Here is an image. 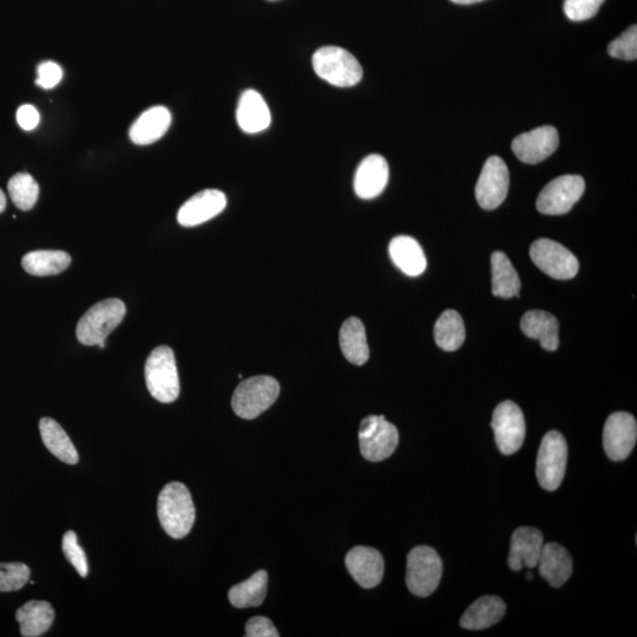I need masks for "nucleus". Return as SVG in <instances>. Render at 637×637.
Listing matches in <instances>:
<instances>
[{"label":"nucleus","instance_id":"f257e3e1","mask_svg":"<svg viewBox=\"0 0 637 637\" xmlns=\"http://www.w3.org/2000/svg\"><path fill=\"white\" fill-rule=\"evenodd\" d=\"M157 515L162 528L176 540L186 537L195 523V505L185 484L172 482L160 492Z\"/></svg>","mask_w":637,"mask_h":637},{"label":"nucleus","instance_id":"f03ea898","mask_svg":"<svg viewBox=\"0 0 637 637\" xmlns=\"http://www.w3.org/2000/svg\"><path fill=\"white\" fill-rule=\"evenodd\" d=\"M146 384L151 397L169 404L180 396V379L175 354L168 346L156 347L146 361Z\"/></svg>","mask_w":637,"mask_h":637},{"label":"nucleus","instance_id":"7ed1b4c3","mask_svg":"<svg viewBox=\"0 0 637 637\" xmlns=\"http://www.w3.org/2000/svg\"><path fill=\"white\" fill-rule=\"evenodd\" d=\"M127 308L120 299H105L83 315L77 325V339L85 346H100L126 317Z\"/></svg>","mask_w":637,"mask_h":637},{"label":"nucleus","instance_id":"20e7f679","mask_svg":"<svg viewBox=\"0 0 637 637\" xmlns=\"http://www.w3.org/2000/svg\"><path fill=\"white\" fill-rule=\"evenodd\" d=\"M315 74L339 88H350L363 78V68L351 52L339 47H324L313 56Z\"/></svg>","mask_w":637,"mask_h":637},{"label":"nucleus","instance_id":"39448f33","mask_svg":"<svg viewBox=\"0 0 637 637\" xmlns=\"http://www.w3.org/2000/svg\"><path fill=\"white\" fill-rule=\"evenodd\" d=\"M443 575L441 556L428 545L413 548L407 556L406 586L413 595L428 597L435 593Z\"/></svg>","mask_w":637,"mask_h":637},{"label":"nucleus","instance_id":"423d86ee","mask_svg":"<svg viewBox=\"0 0 637 637\" xmlns=\"http://www.w3.org/2000/svg\"><path fill=\"white\" fill-rule=\"evenodd\" d=\"M279 394L278 380L268 376L249 378L235 390L232 407L240 418L254 419L277 402Z\"/></svg>","mask_w":637,"mask_h":637},{"label":"nucleus","instance_id":"0eeeda50","mask_svg":"<svg viewBox=\"0 0 637 637\" xmlns=\"http://www.w3.org/2000/svg\"><path fill=\"white\" fill-rule=\"evenodd\" d=\"M568 445L558 431H550L544 436L537 453L536 476L538 483L547 491L561 487L566 475Z\"/></svg>","mask_w":637,"mask_h":637},{"label":"nucleus","instance_id":"6e6552de","mask_svg":"<svg viewBox=\"0 0 637 637\" xmlns=\"http://www.w3.org/2000/svg\"><path fill=\"white\" fill-rule=\"evenodd\" d=\"M399 443V433L384 416H370L361 422L359 444L361 455L370 462H382L392 456Z\"/></svg>","mask_w":637,"mask_h":637},{"label":"nucleus","instance_id":"1a4fd4ad","mask_svg":"<svg viewBox=\"0 0 637 637\" xmlns=\"http://www.w3.org/2000/svg\"><path fill=\"white\" fill-rule=\"evenodd\" d=\"M586 189L580 175H563L548 183L537 197L538 212L545 215H562L570 212Z\"/></svg>","mask_w":637,"mask_h":637},{"label":"nucleus","instance_id":"9d476101","mask_svg":"<svg viewBox=\"0 0 637 637\" xmlns=\"http://www.w3.org/2000/svg\"><path fill=\"white\" fill-rule=\"evenodd\" d=\"M530 256L534 264L551 278L569 280L579 273L576 256L554 240H536L530 248Z\"/></svg>","mask_w":637,"mask_h":637},{"label":"nucleus","instance_id":"9b49d317","mask_svg":"<svg viewBox=\"0 0 637 637\" xmlns=\"http://www.w3.org/2000/svg\"><path fill=\"white\" fill-rule=\"evenodd\" d=\"M492 430L496 444L503 455H514L522 448L525 439V419L520 406L511 400L499 404L492 416Z\"/></svg>","mask_w":637,"mask_h":637},{"label":"nucleus","instance_id":"f8f14e48","mask_svg":"<svg viewBox=\"0 0 637 637\" xmlns=\"http://www.w3.org/2000/svg\"><path fill=\"white\" fill-rule=\"evenodd\" d=\"M510 174L507 164L498 156L485 162L476 186V199L483 209L494 210L507 199Z\"/></svg>","mask_w":637,"mask_h":637},{"label":"nucleus","instance_id":"ddd939ff","mask_svg":"<svg viewBox=\"0 0 637 637\" xmlns=\"http://www.w3.org/2000/svg\"><path fill=\"white\" fill-rule=\"evenodd\" d=\"M636 419L627 412H615L603 429V448L614 462L625 461L635 448Z\"/></svg>","mask_w":637,"mask_h":637},{"label":"nucleus","instance_id":"4468645a","mask_svg":"<svg viewBox=\"0 0 637 637\" xmlns=\"http://www.w3.org/2000/svg\"><path fill=\"white\" fill-rule=\"evenodd\" d=\"M560 146L558 131L544 126L518 135L512 141L511 148L517 159L527 164H536L547 160Z\"/></svg>","mask_w":637,"mask_h":637},{"label":"nucleus","instance_id":"2eb2a0df","mask_svg":"<svg viewBox=\"0 0 637 637\" xmlns=\"http://www.w3.org/2000/svg\"><path fill=\"white\" fill-rule=\"evenodd\" d=\"M227 206V197L216 189H206L183 203L177 221L183 227L202 225L218 216Z\"/></svg>","mask_w":637,"mask_h":637},{"label":"nucleus","instance_id":"dca6fc26","mask_svg":"<svg viewBox=\"0 0 637 637\" xmlns=\"http://www.w3.org/2000/svg\"><path fill=\"white\" fill-rule=\"evenodd\" d=\"M346 568L360 587L372 589L382 582L385 563L382 554L370 547H356L346 555Z\"/></svg>","mask_w":637,"mask_h":637},{"label":"nucleus","instance_id":"f3484780","mask_svg":"<svg viewBox=\"0 0 637 637\" xmlns=\"http://www.w3.org/2000/svg\"><path fill=\"white\" fill-rule=\"evenodd\" d=\"M389 163L382 155L365 157L354 176V192L364 200H372L382 194L389 182Z\"/></svg>","mask_w":637,"mask_h":637},{"label":"nucleus","instance_id":"a211bd4d","mask_svg":"<svg viewBox=\"0 0 637 637\" xmlns=\"http://www.w3.org/2000/svg\"><path fill=\"white\" fill-rule=\"evenodd\" d=\"M543 545L544 538L540 530L530 527L516 529L511 537L510 569L521 571L523 568H536Z\"/></svg>","mask_w":637,"mask_h":637},{"label":"nucleus","instance_id":"6ab92c4d","mask_svg":"<svg viewBox=\"0 0 637 637\" xmlns=\"http://www.w3.org/2000/svg\"><path fill=\"white\" fill-rule=\"evenodd\" d=\"M236 120L247 134H258L271 126V111L258 91L249 89L241 95Z\"/></svg>","mask_w":637,"mask_h":637},{"label":"nucleus","instance_id":"aec40b11","mask_svg":"<svg viewBox=\"0 0 637 637\" xmlns=\"http://www.w3.org/2000/svg\"><path fill=\"white\" fill-rule=\"evenodd\" d=\"M537 566L543 579L554 588H561L573 574V558L566 548L557 543L543 545Z\"/></svg>","mask_w":637,"mask_h":637},{"label":"nucleus","instance_id":"412c9836","mask_svg":"<svg viewBox=\"0 0 637 637\" xmlns=\"http://www.w3.org/2000/svg\"><path fill=\"white\" fill-rule=\"evenodd\" d=\"M170 124H172V115L167 108H150L144 111L131 126L130 140L137 146H148V144L159 141L167 133Z\"/></svg>","mask_w":637,"mask_h":637},{"label":"nucleus","instance_id":"4be33fe9","mask_svg":"<svg viewBox=\"0 0 637 637\" xmlns=\"http://www.w3.org/2000/svg\"><path fill=\"white\" fill-rule=\"evenodd\" d=\"M507 612V606L498 596H483L466 610L461 619V627L482 630L495 626Z\"/></svg>","mask_w":637,"mask_h":637},{"label":"nucleus","instance_id":"5701e85b","mask_svg":"<svg viewBox=\"0 0 637 637\" xmlns=\"http://www.w3.org/2000/svg\"><path fill=\"white\" fill-rule=\"evenodd\" d=\"M389 252L393 264L409 277H418L428 266L423 248L411 236L400 235L394 238Z\"/></svg>","mask_w":637,"mask_h":637},{"label":"nucleus","instance_id":"b1692460","mask_svg":"<svg viewBox=\"0 0 637 637\" xmlns=\"http://www.w3.org/2000/svg\"><path fill=\"white\" fill-rule=\"evenodd\" d=\"M521 328L525 336L540 341L545 351L554 352L560 346L557 319L544 311H530L523 315Z\"/></svg>","mask_w":637,"mask_h":637},{"label":"nucleus","instance_id":"393cba45","mask_svg":"<svg viewBox=\"0 0 637 637\" xmlns=\"http://www.w3.org/2000/svg\"><path fill=\"white\" fill-rule=\"evenodd\" d=\"M16 620L24 637H38L47 633L55 620V610L47 601H30L19 608Z\"/></svg>","mask_w":637,"mask_h":637},{"label":"nucleus","instance_id":"a878e982","mask_svg":"<svg viewBox=\"0 0 637 637\" xmlns=\"http://www.w3.org/2000/svg\"><path fill=\"white\" fill-rule=\"evenodd\" d=\"M340 347L344 357L354 365H364L370 358L365 326L358 318H348L340 330Z\"/></svg>","mask_w":637,"mask_h":637},{"label":"nucleus","instance_id":"bb28decb","mask_svg":"<svg viewBox=\"0 0 637 637\" xmlns=\"http://www.w3.org/2000/svg\"><path fill=\"white\" fill-rule=\"evenodd\" d=\"M42 441L47 449L65 464L75 465L80 461L75 445L56 420L42 418L39 422Z\"/></svg>","mask_w":637,"mask_h":637},{"label":"nucleus","instance_id":"cd10ccee","mask_svg":"<svg viewBox=\"0 0 637 637\" xmlns=\"http://www.w3.org/2000/svg\"><path fill=\"white\" fill-rule=\"evenodd\" d=\"M492 293L495 297L510 299L518 297L521 280L507 255L495 252L491 255Z\"/></svg>","mask_w":637,"mask_h":637},{"label":"nucleus","instance_id":"c85d7f7f","mask_svg":"<svg viewBox=\"0 0 637 637\" xmlns=\"http://www.w3.org/2000/svg\"><path fill=\"white\" fill-rule=\"evenodd\" d=\"M71 264V256L63 251H35L22 260L25 272L35 277H49L62 273Z\"/></svg>","mask_w":637,"mask_h":637},{"label":"nucleus","instance_id":"c756f323","mask_svg":"<svg viewBox=\"0 0 637 637\" xmlns=\"http://www.w3.org/2000/svg\"><path fill=\"white\" fill-rule=\"evenodd\" d=\"M268 574L256 571L249 579L229 590V601L236 608L259 607L266 599Z\"/></svg>","mask_w":637,"mask_h":637},{"label":"nucleus","instance_id":"7c9ffc66","mask_svg":"<svg viewBox=\"0 0 637 637\" xmlns=\"http://www.w3.org/2000/svg\"><path fill=\"white\" fill-rule=\"evenodd\" d=\"M436 343L444 351H457L465 341L464 321L455 310L445 311L435 325Z\"/></svg>","mask_w":637,"mask_h":637},{"label":"nucleus","instance_id":"2f4dec72","mask_svg":"<svg viewBox=\"0 0 637 637\" xmlns=\"http://www.w3.org/2000/svg\"><path fill=\"white\" fill-rule=\"evenodd\" d=\"M11 200L22 210H30L35 207L39 196V186L34 177L29 174L19 173L13 175L8 183Z\"/></svg>","mask_w":637,"mask_h":637},{"label":"nucleus","instance_id":"473e14b6","mask_svg":"<svg viewBox=\"0 0 637 637\" xmlns=\"http://www.w3.org/2000/svg\"><path fill=\"white\" fill-rule=\"evenodd\" d=\"M30 576L31 570L24 563H0V593L21 590Z\"/></svg>","mask_w":637,"mask_h":637},{"label":"nucleus","instance_id":"72a5a7b5","mask_svg":"<svg viewBox=\"0 0 637 637\" xmlns=\"http://www.w3.org/2000/svg\"><path fill=\"white\" fill-rule=\"evenodd\" d=\"M62 550L71 566L77 570V573L82 577H87L89 574L87 555H85L81 545L78 544L77 535L74 531L70 530L64 534Z\"/></svg>","mask_w":637,"mask_h":637},{"label":"nucleus","instance_id":"f704fd0d","mask_svg":"<svg viewBox=\"0 0 637 637\" xmlns=\"http://www.w3.org/2000/svg\"><path fill=\"white\" fill-rule=\"evenodd\" d=\"M609 55L625 61H636L637 58V26L633 25L614 39L608 47Z\"/></svg>","mask_w":637,"mask_h":637},{"label":"nucleus","instance_id":"c9c22d12","mask_svg":"<svg viewBox=\"0 0 637 637\" xmlns=\"http://www.w3.org/2000/svg\"><path fill=\"white\" fill-rule=\"evenodd\" d=\"M604 0H566L564 12L573 22L588 21L599 12Z\"/></svg>","mask_w":637,"mask_h":637},{"label":"nucleus","instance_id":"e433bc0d","mask_svg":"<svg viewBox=\"0 0 637 637\" xmlns=\"http://www.w3.org/2000/svg\"><path fill=\"white\" fill-rule=\"evenodd\" d=\"M36 84L43 89H52L62 81L63 70L55 62H44L38 65Z\"/></svg>","mask_w":637,"mask_h":637},{"label":"nucleus","instance_id":"4c0bfd02","mask_svg":"<svg viewBox=\"0 0 637 637\" xmlns=\"http://www.w3.org/2000/svg\"><path fill=\"white\" fill-rule=\"evenodd\" d=\"M247 637H279L277 628L267 617L256 616L249 620L246 625Z\"/></svg>","mask_w":637,"mask_h":637},{"label":"nucleus","instance_id":"58836bf2","mask_svg":"<svg viewBox=\"0 0 637 637\" xmlns=\"http://www.w3.org/2000/svg\"><path fill=\"white\" fill-rule=\"evenodd\" d=\"M41 120L39 113L35 107L30 104L22 105L17 111V122L19 127L26 131L34 130Z\"/></svg>","mask_w":637,"mask_h":637},{"label":"nucleus","instance_id":"ea45409f","mask_svg":"<svg viewBox=\"0 0 637 637\" xmlns=\"http://www.w3.org/2000/svg\"><path fill=\"white\" fill-rule=\"evenodd\" d=\"M452 3L462 4V5H470L484 2V0H451Z\"/></svg>","mask_w":637,"mask_h":637},{"label":"nucleus","instance_id":"a19ab883","mask_svg":"<svg viewBox=\"0 0 637 637\" xmlns=\"http://www.w3.org/2000/svg\"><path fill=\"white\" fill-rule=\"evenodd\" d=\"M6 208V196L3 190L0 189V213H3Z\"/></svg>","mask_w":637,"mask_h":637},{"label":"nucleus","instance_id":"79ce46f5","mask_svg":"<svg viewBox=\"0 0 637 637\" xmlns=\"http://www.w3.org/2000/svg\"><path fill=\"white\" fill-rule=\"evenodd\" d=\"M533 579H534V575L533 574H531V573L527 574V580L531 581Z\"/></svg>","mask_w":637,"mask_h":637},{"label":"nucleus","instance_id":"37998d69","mask_svg":"<svg viewBox=\"0 0 637 637\" xmlns=\"http://www.w3.org/2000/svg\"><path fill=\"white\" fill-rule=\"evenodd\" d=\"M269 2H277V0H269Z\"/></svg>","mask_w":637,"mask_h":637}]
</instances>
